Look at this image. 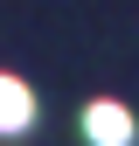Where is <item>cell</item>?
<instances>
[{
  "label": "cell",
  "mask_w": 139,
  "mask_h": 146,
  "mask_svg": "<svg viewBox=\"0 0 139 146\" xmlns=\"http://www.w3.org/2000/svg\"><path fill=\"white\" fill-rule=\"evenodd\" d=\"M83 139L91 146H132V111L111 104V98H97L91 111H83Z\"/></svg>",
  "instance_id": "1"
},
{
  "label": "cell",
  "mask_w": 139,
  "mask_h": 146,
  "mask_svg": "<svg viewBox=\"0 0 139 146\" xmlns=\"http://www.w3.org/2000/svg\"><path fill=\"white\" fill-rule=\"evenodd\" d=\"M35 125V98L21 77H0V132H28Z\"/></svg>",
  "instance_id": "2"
}]
</instances>
